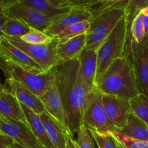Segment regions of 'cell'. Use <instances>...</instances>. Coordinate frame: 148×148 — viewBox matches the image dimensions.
<instances>
[{
	"label": "cell",
	"mask_w": 148,
	"mask_h": 148,
	"mask_svg": "<svg viewBox=\"0 0 148 148\" xmlns=\"http://www.w3.org/2000/svg\"><path fill=\"white\" fill-rule=\"evenodd\" d=\"M81 75L90 90L96 88L98 53L95 49L85 48L78 56Z\"/></svg>",
	"instance_id": "obj_18"
},
{
	"label": "cell",
	"mask_w": 148,
	"mask_h": 148,
	"mask_svg": "<svg viewBox=\"0 0 148 148\" xmlns=\"http://www.w3.org/2000/svg\"><path fill=\"white\" fill-rule=\"evenodd\" d=\"M130 27V33L132 37L137 43H140L145 36L143 25V14L140 12L133 20Z\"/></svg>",
	"instance_id": "obj_30"
},
{
	"label": "cell",
	"mask_w": 148,
	"mask_h": 148,
	"mask_svg": "<svg viewBox=\"0 0 148 148\" xmlns=\"http://www.w3.org/2000/svg\"><path fill=\"white\" fill-rule=\"evenodd\" d=\"M98 1V0H59L57 1V5L62 8H88Z\"/></svg>",
	"instance_id": "obj_32"
},
{
	"label": "cell",
	"mask_w": 148,
	"mask_h": 148,
	"mask_svg": "<svg viewBox=\"0 0 148 148\" xmlns=\"http://www.w3.org/2000/svg\"><path fill=\"white\" fill-rule=\"evenodd\" d=\"M103 101L106 111L111 124L116 131L122 130L132 113L130 101L119 97L103 94Z\"/></svg>",
	"instance_id": "obj_12"
},
{
	"label": "cell",
	"mask_w": 148,
	"mask_h": 148,
	"mask_svg": "<svg viewBox=\"0 0 148 148\" xmlns=\"http://www.w3.org/2000/svg\"><path fill=\"white\" fill-rule=\"evenodd\" d=\"M9 148H27V147H25V146L22 145L21 144H20V143H17V142L14 141V143H13L12 144L10 145V147Z\"/></svg>",
	"instance_id": "obj_37"
},
{
	"label": "cell",
	"mask_w": 148,
	"mask_h": 148,
	"mask_svg": "<svg viewBox=\"0 0 148 148\" xmlns=\"http://www.w3.org/2000/svg\"><path fill=\"white\" fill-rule=\"evenodd\" d=\"M86 46V34H82L64 40H59L56 46V52L59 61L71 60L78 58Z\"/></svg>",
	"instance_id": "obj_19"
},
{
	"label": "cell",
	"mask_w": 148,
	"mask_h": 148,
	"mask_svg": "<svg viewBox=\"0 0 148 148\" xmlns=\"http://www.w3.org/2000/svg\"><path fill=\"white\" fill-rule=\"evenodd\" d=\"M0 66L5 78H12L40 97L56 80L54 71L38 74L19 66L8 59L1 58Z\"/></svg>",
	"instance_id": "obj_4"
},
{
	"label": "cell",
	"mask_w": 148,
	"mask_h": 148,
	"mask_svg": "<svg viewBox=\"0 0 148 148\" xmlns=\"http://www.w3.org/2000/svg\"><path fill=\"white\" fill-rule=\"evenodd\" d=\"M90 23L91 21L90 20H83L71 25L58 33L54 38L59 40H64L80 35L86 34L90 27Z\"/></svg>",
	"instance_id": "obj_26"
},
{
	"label": "cell",
	"mask_w": 148,
	"mask_h": 148,
	"mask_svg": "<svg viewBox=\"0 0 148 148\" xmlns=\"http://www.w3.org/2000/svg\"><path fill=\"white\" fill-rule=\"evenodd\" d=\"M20 2L51 18L64 14L71 9L58 7L51 0H20Z\"/></svg>",
	"instance_id": "obj_23"
},
{
	"label": "cell",
	"mask_w": 148,
	"mask_h": 148,
	"mask_svg": "<svg viewBox=\"0 0 148 148\" xmlns=\"http://www.w3.org/2000/svg\"><path fill=\"white\" fill-rule=\"evenodd\" d=\"M22 40L32 44H44L49 43L53 40V38L46 34L45 32L40 31L35 28L30 30L26 34L20 38Z\"/></svg>",
	"instance_id": "obj_28"
},
{
	"label": "cell",
	"mask_w": 148,
	"mask_h": 148,
	"mask_svg": "<svg viewBox=\"0 0 148 148\" xmlns=\"http://www.w3.org/2000/svg\"><path fill=\"white\" fill-rule=\"evenodd\" d=\"M7 17L20 20L31 28L46 32L52 23L53 18L25 5L20 1L1 10Z\"/></svg>",
	"instance_id": "obj_9"
},
{
	"label": "cell",
	"mask_w": 148,
	"mask_h": 148,
	"mask_svg": "<svg viewBox=\"0 0 148 148\" xmlns=\"http://www.w3.org/2000/svg\"><path fill=\"white\" fill-rule=\"evenodd\" d=\"M147 129H148V127H147Z\"/></svg>",
	"instance_id": "obj_40"
},
{
	"label": "cell",
	"mask_w": 148,
	"mask_h": 148,
	"mask_svg": "<svg viewBox=\"0 0 148 148\" xmlns=\"http://www.w3.org/2000/svg\"><path fill=\"white\" fill-rule=\"evenodd\" d=\"M39 98L43 103L46 112L54 118L58 122L60 123L66 129V131L72 134L69 120L62 103L56 80H55L53 85L43 95H40Z\"/></svg>",
	"instance_id": "obj_13"
},
{
	"label": "cell",
	"mask_w": 148,
	"mask_h": 148,
	"mask_svg": "<svg viewBox=\"0 0 148 148\" xmlns=\"http://www.w3.org/2000/svg\"><path fill=\"white\" fill-rule=\"evenodd\" d=\"M92 14L88 9L73 7L67 12L53 17L51 24L45 33L54 38L58 33L71 25L83 20L92 21Z\"/></svg>",
	"instance_id": "obj_16"
},
{
	"label": "cell",
	"mask_w": 148,
	"mask_h": 148,
	"mask_svg": "<svg viewBox=\"0 0 148 148\" xmlns=\"http://www.w3.org/2000/svg\"><path fill=\"white\" fill-rule=\"evenodd\" d=\"M129 30L130 25L124 16L119 20L111 34L97 49L98 66L96 81L116 59L123 57L125 55Z\"/></svg>",
	"instance_id": "obj_3"
},
{
	"label": "cell",
	"mask_w": 148,
	"mask_h": 148,
	"mask_svg": "<svg viewBox=\"0 0 148 148\" xmlns=\"http://www.w3.org/2000/svg\"><path fill=\"white\" fill-rule=\"evenodd\" d=\"M12 94L21 104L28 107L38 115L46 111L43 103L38 96L12 78H5V83L2 85Z\"/></svg>",
	"instance_id": "obj_15"
},
{
	"label": "cell",
	"mask_w": 148,
	"mask_h": 148,
	"mask_svg": "<svg viewBox=\"0 0 148 148\" xmlns=\"http://www.w3.org/2000/svg\"><path fill=\"white\" fill-rule=\"evenodd\" d=\"M40 117L46 128L49 139L55 148H66L67 136L71 134L70 133L66 131L60 123L58 122L46 111L42 113Z\"/></svg>",
	"instance_id": "obj_20"
},
{
	"label": "cell",
	"mask_w": 148,
	"mask_h": 148,
	"mask_svg": "<svg viewBox=\"0 0 148 148\" xmlns=\"http://www.w3.org/2000/svg\"><path fill=\"white\" fill-rule=\"evenodd\" d=\"M89 130L98 148H118L119 142L111 134V131L98 132L94 130Z\"/></svg>",
	"instance_id": "obj_27"
},
{
	"label": "cell",
	"mask_w": 148,
	"mask_h": 148,
	"mask_svg": "<svg viewBox=\"0 0 148 148\" xmlns=\"http://www.w3.org/2000/svg\"><path fill=\"white\" fill-rule=\"evenodd\" d=\"M4 37L12 44L27 53L47 72L51 70L60 62L56 52V46L59 42L58 39L53 38L49 43L32 44L23 41L20 38Z\"/></svg>",
	"instance_id": "obj_7"
},
{
	"label": "cell",
	"mask_w": 148,
	"mask_h": 148,
	"mask_svg": "<svg viewBox=\"0 0 148 148\" xmlns=\"http://www.w3.org/2000/svg\"><path fill=\"white\" fill-rule=\"evenodd\" d=\"M0 118L29 125L22 104L3 85L0 90Z\"/></svg>",
	"instance_id": "obj_17"
},
{
	"label": "cell",
	"mask_w": 148,
	"mask_h": 148,
	"mask_svg": "<svg viewBox=\"0 0 148 148\" xmlns=\"http://www.w3.org/2000/svg\"><path fill=\"white\" fill-rule=\"evenodd\" d=\"M66 148H78L76 140L74 139V136L69 134L67 136V141H66Z\"/></svg>",
	"instance_id": "obj_36"
},
{
	"label": "cell",
	"mask_w": 148,
	"mask_h": 148,
	"mask_svg": "<svg viewBox=\"0 0 148 148\" xmlns=\"http://www.w3.org/2000/svg\"><path fill=\"white\" fill-rule=\"evenodd\" d=\"M127 49L132 58L140 92L148 95V33L137 43L132 37L130 27Z\"/></svg>",
	"instance_id": "obj_8"
},
{
	"label": "cell",
	"mask_w": 148,
	"mask_h": 148,
	"mask_svg": "<svg viewBox=\"0 0 148 148\" xmlns=\"http://www.w3.org/2000/svg\"><path fill=\"white\" fill-rule=\"evenodd\" d=\"M14 142L11 137L0 132V148H9Z\"/></svg>",
	"instance_id": "obj_33"
},
{
	"label": "cell",
	"mask_w": 148,
	"mask_h": 148,
	"mask_svg": "<svg viewBox=\"0 0 148 148\" xmlns=\"http://www.w3.org/2000/svg\"><path fill=\"white\" fill-rule=\"evenodd\" d=\"M118 148H124V147H123L122 145H121V144H120L119 143V147H118Z\"/></svg>",
	"instance_id": "obj_39"
},
{
	"label": "cell",
	"mask_w": 148,
	"mask_h": 148,
	"mask_svg": "<svg viewBox=\"0 0 148 148\" xmlns=\"http://www.w3.org/2000/svg\"><path fill=\"white\" fill-rule=\"evenodd\" d=\"M124 16L125 11L122 9H111L94 17L86 33L85 48L97 50Z\"/></svg>",
	"instance_id": "obj_5"
},
{
	"label": "cell",
	"mask_w": 148,
	"mask_h": 148,
	"mask_svg": "<svg viewBox=\"0 0 148 148\" xmlns=\"http://www.w3.org/2000/svg\"><path fill=\"white\" fill-rule=\"evenodd\" d=\"M96 88L103 94L130 101L140 93L132 58L128 51L116 59L96 81Z\"/></svg>",
	"instance_id": "obj_2"
},
{
	"label": "cell",
	"mask_w": 148,
	"mask_h": 148,
	"mask_svg": "<svg viewBox=\"0 0 148 148\" xmlns=\"http://www.w3.org/2000/svg\"><path fill=\"white\" fill-rule=\"evenodd\" d=\"M77 139L76 140L78 148H95L94 139L88 127L82 124L77 132Z\"/></svg>",
	"instance_id": "obj_31"
},
{
	"label": "cell",
	"mask_w": 148,
	"mask_h": 148,
	"mask_svg": "<svg viewBox=\"0 0 148 148\" xmlns=\"http://www.w3.org/2000/svg\"><path fill=\"white\" fill-rule=\"evenodd\" d=\"M148 125L131 113L125 127L120 132L137 140L148 142Z\"/></svg>",
	"instance_id": "obj_22"
},
{
	"label": "cell",
	"mask_w": 148,
	"mask_h": 148,
	"mask_svg": "<svg viewBox=\"0 0 148 148\" xmlns=\"http://www.w3.org/2000/svg\"><path fill=\"white\" fill-rule=\"evenodd\" d=\"M0 57L12 61L19 66L35 73L41 74L47 72L30 56L12 44L2 36L0 38Z\"/></svg>",
	"instance_id": "obj_14"
},
{
	"label": "cell",
	"mask_w": 148,
	"mask_h": 148,
	"mask_svg": "<svg viewBox=\"0 0 148 148\" xmlns=\"http://www.w3.org/2000/svg\"><path fill=\"white\" fill-rule=\"evenodd\" d=\"M111 132L124 148H148V142L132 138L116 130L111 131Z\"/></svg>",
	"instance_id": "obj_29"
},
{
	"label": "cell",
	"mask_w": 148,
	"mask_h": 148,
	"mask_svg": "<svg viewBox=\"0 0 148 148\" xmlns=\"http://www.w3.org/2000/svg\"><path fill=\"white\" fill-rule=\"evenodd\" d=\"M1 36L12 38H20L27 33L31 27L20 20L9 18L1 23Z\"/></svg>",
	"instance_id": "obj_24"
},
{
	"label": "cell",
	"mask_w": 148,
	"mask_h": 148,
	"mask_svg": "<svg viewBox=\"0 0 148 148\" xmlns=\"http://www.w3.org/2000/svg\"><path fill=\"white\" fill-rule=\"evenodd\" d=\"M22 107H23V111L27 117V122H28L30 129L33 132L35 135L38 139L39 141L46 148H55L53 143L49 139L40 115L35 113L30 108L23 104H22Z\"/></svg>",
	"instance_id": "obj_21"
},
{
	"label": "cell",
	"mask_w": 148,
	"mask_h": 148,
	"mask_svg": "<svg viewBox=\"0 0 148 148\" xmlns=\"http://www.w3.org/2000/svg\"><path fill=\"white\" fill-rule=\"evenodd\" d=\"M131 111L148 125V95L139 93L130 101Z\"/></svg>",
	"instance_id": "obj_25"
},
{
	"label": "cell",
	"mask_w": 148,
	"mask_h": 148,
	"mask_svg": "<svg viewBox=\"0 0 148 148\" xmlns=\"http://www.w3.org/2000/svg\"><path fill=\"white\" fill-rule=\"evenodd\" d=\"M19 1H20V0H0V10H4Z\"/></svg>",
	"instance_id": "obj_34"
},
{
	"label": "cell",
	"mask_w": 148,
	"mask_h": 148,
	"mask_svg": "<svg viewBox=\"0 0 148 148\" xmlns=\"http://www.w3.org/2000/svg\"><path fill=\"white\" fill-rule=\"evenodd\" d=\"M72 135L83 124V111L90 91L80 72L78 58L61 62L53 68Z\"/></svg>",
	"instance_id": "obj_1"
},
{
	"label": "cell",
	"mask_w": 148,
	"mask_h": 148,
	"mask_svg": "<svg viewBox=\"0 0 148 148\" xmlns=\"http://www.w3.org/2000/svg\"><path fill=\"white\" fill-rule=\"evenodd\" d=\"M103 95L98 88L88 92L84 106L83 124L89 130L98 132L115 131L106 111Z\"/></svg>",
	"instance_id": "obj_6"
},
{
	"label": "cell",
	"mask_w": 148,
	"mask_h": 148,
	"mask_svg": "<svg viewBox=\"0 0 148 148\" xmlns=\"http://www.w3.org/2000/svg\"><path fill=\"white\" fill-rule=\"evenodd\" d=\"M51 1H53V2L54 3V4H56V6H58V5H57V1H59V0H51ZM58 7H59V6H58Z\"/></svg>",
	"instance_id": "obj_38"
},
{
	"label": "cell",
	"mask_w": 148,
	"mask_h": 148,
	"mask_svg": "<svg viewBox=\"0 0 148 148\" xmlns=\"http://www.w3.org/2000/svg\"><path fill=\"white\" fill-rule=\"evenodd\" d=\"M0 132L11 137L27 148H46L39 141L30 126L0 118Z\"/></svg>",
	"instance_id": "obj_11"
},
{
	"label": "cell",
	"mask_w": 148,
	"mask_h": 148,
	"mask_svg": "<svg viewBox=\"0 0 148 148\" xmlns=\"http://www.w3.org/2000/svg\"><path fill=\"white\" fill-rule=\"evenodd\" d=\"M143 14V25H144V29L145 34L148 33V7H145L142 10Z\"/></svg>",
	"instance_id": "obj_35"
},
{
	"label": "cell",
	"mask_w": 148,
	"mask_h": 148,
	"mask_svg": "<svg viewBox=\"0 0 148 148\" xmlns=\"http://www.w3.org/2000/svg\"><path fill=\"white\" fill-rule=\"evenodd\" d=\"M147 7L148 0H98L86 9L90 12L93 18L105 10L122 9L125 11V17L130 26L134 17Z\"/></svg>",
	"instance_id": "obj_10"
}]
</instances>
